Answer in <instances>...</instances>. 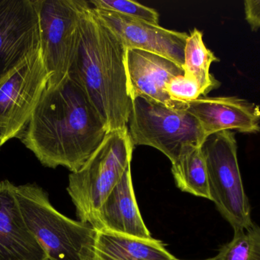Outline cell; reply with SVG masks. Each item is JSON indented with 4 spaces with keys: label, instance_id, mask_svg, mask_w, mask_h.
Masks as SVG:
<instances>
[{
    "label": "cell",
    "instance_id": "4fadbf2b",
    "mask_svg": "<svg viewBox=\"0 0 260 260\" xmlns=\"http://www.w3.org/2000/svg\"><path fill=\"white\" fill-rule=\"evenodd\" d=\"M15 189L9 180L0 181V260H47L24 221Z\"/></svg>",
    "mask_w": 260,
    "mask_h": 260
},
{
    "label": "cell",
    "instance_id": "52a82bcc",
    "mask_svg": "<svg viewBox=\"0 0 260 260\" xmlns=\"http://www.w3.org/2000/svg\"><path fill=\"white\" fill-rule=\"evenodd\" d=\"M88 6L84 0H38L41 50L50 76L47 88L57 86L68 77Z\"/></svg>",
    "mask_w": 260,
    "mask_h": 260
},
{
    "label": "cell",
    "instance_id": "2e32d148",
    "mask_svg": "<svg viewBox=\"0 0 260 260\" xmlns=\"http://www.w3.org/2000/svg\"><path fill=\"white\" fill-rule=\"evenodd\" d=\"M214 62H219V59L206 47L203 32L194 28L186 39L183 69L185 75L193 76L198 81L203 96L220 85V82L209 72L211 64Z\"/></svg>",
    "mask_w": 260,
    "mask_h": 260
},
{
    "label": "cell",
    "instance_id": "7c38bea8",
    "mask_svg": "<svg viewBox=\"0 0 260 260\" xmlns=\"http://www.w3.org/2000/svg\"><path fill=\"white\" fill-rule=\"evenodd\" d=\"M187 111L206 136L224 131L255 134L260 131L259 105L238 97H203L188 102Z\"/></svg>",
    "mask_w": 260,
    "mask_h": 260
},
{
    "label": "cell",
    "instance_id": "7a4b0ae2",
    "mask_svg": "<svg viewBox=\"0 0 260 260\" xmlns=\"http://www.w3.org/2000/svg\"><path fill=\"white\" fill-rule=\"evenodd\" d=\"M126 50L88 3L82 15L79 47L69 76L85 92L108 131L127 128L132 111Z\"/></svg>",
    "mask_w": 260,
    "mask_h": 260
},
{
    "label": "cell",
    "instance_id": "44dd1931",
    "mask_svg": "<svg viewBox=\"0 0 260 260\" xmlns=\"http://www.w3.org/2000/svg\"><path fill=\"white\" fill-rule=\"evenodd\" d=\"M245 18L253 31L260 28V0L244 1Z\"/></svg>",
    "mask_w": 260,
    "mask_h": 260
},
{
    "label": "cell",
    "instance_id": "d6986e66",
    "mask_svg": "<svg viewBox=\"0 0 260 260\" xmlns=\"http://www.w3.org/2000/svg\"><path fill=\"white\" fill-rule=\"evenodd\" d=\"M167 93L174 102L181 104H188L203 96V90L197 79L185 74L171 79L167 86Z\"/></svg>",
    "mask_w": 260,
    "mask_h": 260
},
{
    "label": "cell",
    "instance_id": "ac0fdd59",
    "mask_svg": "<svg viewBox=\"0 0 260 260\" xmlns=\"http://www.w3.org/2000/svg\"><path fill=\"white\" fill-rule=\"evenodd\" d=\"M94 9L109 11L132 19L158 25L159 14L155 9L130 0H91Z\"/></svg>",
    "mask_w": 260,
    "mask_h": 260
},
{
    "label": "cell",
    "instance_id": "603a6c76",
    "mask_svg": "<svg viewBox=\"0 0 260 260\" xmlns=\"http://www.w3.org/2000/svg\"><path fill=\"white\" fill-rule=\"evenodd\" d=\"M180 260V259H177ZM203 260H217L216 257H213V258H209V259H203Z\"/></svg>",
    "mask_w": 260,
    "mask_h": 260
},
{
    "label": "cell",
    "instance_id": "8992f818",
    "mask_svg": "<svg viewBox=\"0 0 260 260\" xmlns=\"http://www.w3.org/2000/svg\"><path fill=\"white\" fill-rule=\"evenodd\" d=\"M207 166L210 200L234 232L247 230L253 224L244 190L233 131L208 136L201 146Z\"/></svg>",
    "mask_w": 260,
    "mask_h": 260
},
{
    "label": "cell",
    "instance_id": "ffe728a7",
    "mask_svg": "<svg viewBox=\"0 0 260 260\" xmlns=\"http://www.w3.org/2000/svg\"><path fill=\"white\" fill-rule=\"evenodd\" d=\"M251 252V238L247 230L235 232L233 239L222 246L217 260H249Z\"/></svg>",
    "mask_w": 260,
    "mask_h": 260
},
{
    "label": "cell",
    "instance_id": "cb8c5ba5",
    "mask_svg": "<svg viewBox=\"0 0 260 260\" xmlns=\"http://www.w3.org/2000/svg\"><path fill=\"white\" fill-rule=\"evenodd\" d=\"M47 260H49V259H47Z\"/></svg>",
    "mask_w": 260,
    "mask_h": 260
},
{
    "label": "cell",
    "instance_id": "ba28073f",
    "mask_svg": "<svg viewBox=\"0 0 260 260\" xmlns=\"http://www.w3.org/2000/svg\"><path fill=\"white\" fill-rule=\"evenodd\" d=\"M49 78L41 49L0 83V150L12 139L20 140Z\"/></svg>",
    "mask_w": 260,
    "mask_h": 260
},
{
    "label": "cell",
    "instance_id": "9a60e30c",
    "mask_svg": "<svg viewBox=\"0 0 260 260\" xmlns=\"http://www.w3.org/2000/svg\"><path fill=\"white\" fill-rule=\"evenodd\" d=\"M158 240L97 230L93 260H177Z\"/></svg>",
    "mask_w": 260,
    "mask_h": 260
},
{
    "label": "cell",
    "instance_id": "6da1fadb",
    "mask_svg": "<svg viewBox=\"0 0 260 260\" xmlns=\"http://www.w3.org/2000/svg\"><path fill=\"white\" fill-rule=\"evenodd\" d=\"M82 88L67 78L47 88L20 140L45 167L79 170L108 134Z\"/></svg>",
    "mask_w": 260,
    "mask_h": 260
},
{
    "label": "cell",
    "instance_id": "30bf717a",
    "mask_svg": "<svg viewBox=\"0 0 260 260\" xmlns=\"http://www.w3.org/2000/svg\"><path fill=\"white\" fill-rule=\"evenodd\" d=\"M99 19L109 27L126 49H138L165 56L183 68L186 32L132 19L109 11L93 8Z\"/></svg>",
    "mask_w": 260,
    "mask_h": 260
},
{
    "label": "cell",
    "instance_id": "e0dca14e",
    "mask_svg": "<svg viewBox=\"0 0 260 260\" xmlns=\"http://www.w3.org/2000/svg\"><path fill=\"white\" fill-rule=\"evenodd\" d=\"M171 164V172L180 190L210 200L207 166L201 147L185 153Z\"/></svg>",
    "mask_w": 260,
    "mask_h": 260
},
{
    "label": "cell",
    "instance_id": "5b68a950",
    "mask_svg": "<svg viewBox=\"0 0 260 260\" xmlns=\"http://www.w3.org/2000/svg\"><path fill=\"white\" fill-rule=\"evenodd\" d=\"M127 128L134 147L155 148L171 163L201 147L207 137L198 119L187 110L169 108L141 96L133 98Z\"/></svg>",
    "mask_w": 260,
    "mask_h": 260
},
{
    "label": "cell",
    "instance_id": "277c9868",
    "mask_svg": "<svg viewBox=\"0 0 260 260\" xmlns=\"http://www.w3.org/2000/svg\"><path fill=\"white\" fill-rule=\"evenodd\" d=\"M133 149L128 128L108 131L85 164L70 174L67 192L79 221L92 226L101 206L131 165Z\"/></svg>",
    "mask_w": 260,
    "mask_h": 260
},
{
    "label": "cell",
    "instance_id": "8fae6325",
    "mask_svg": "<svg viewBox=\"0 0 260 260\" xmlns=\"http://www.w3.org/2000/svg\"><path fill=\"white\" fill-rule=\"evenodd\" d=\"M126 67L133 98L141 96L175 109L186 110L188 104L174 102L167 86L176 76L184 75L178 64L165 56L138 50H126Z\"/></svg>",
    "mask_w": 260,
    "mask_h": 260
},
{
    "label": "cell",
    "instance_id": "3957f363",
    "mask_svg": "<svg viewBox=\"0 0 260 260\" xmlns=\"http://www.w3.org/2000/svg\"><path fill=\"white\" fill-rule=\"evenodd\" d=\"M17 199L24 221L49 260H93L97 230L70 219L50 203L44 189L35 184L16 186Z\"/></svg>",
    "mask_w": 260,
    "mask_h": 260
},
{
    "label": "cell",
    "instance_id": "7402d4cb",
    "mask_svg": "<svg viewBox=\"0 0 260 260\" xmlns=\"http://www.w3.org/2000/svg\"><path fill=\"white\" fill-rule=\"evenodd\" d=\"M247 232L251 238V252L249 260H260V227L253 223Z\"/></svg>",
    "mask_w": 260,
    "mask_h": 260
},
{
    "label": "cell",
    "instance_id": "9c48e42d",
    "mask_svg": "<svg viewBox=\"0 0 260 260\" xmlns=\"http://www.w3.org/2000/svg\"><path fill=\"white\" fill-rule=\"evenodd\" d=\"M41 49L38 0H0V83Z\"/></svg>",
    "mask_w": 260,
    "mask_h": 260
},
{
    "label": "cell",
    "instance_id": "5bb4252c",
    "mask_svg": "<svg viewBox=\"0 0 260 260\" xmlns=\"http://www.w3.org/2000/svg\"><path fill=\"white\" fill-rule=\"evenodd\" d=\"M92 227L140 239H150L133 189L131 165L99 209Z\"/></svg>",
    "mask_w": 260,
    "mask_h": 260
}]
</instances>
